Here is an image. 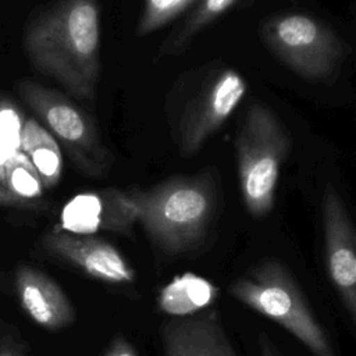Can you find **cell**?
Returning <instances> with one entry per match:
<instances>
[{"label":"cell","instance_id":"cell-1","mask_svg":"<svg viewBox=\"0 0 356 356\" xmlns=\"http://www.w3.org/2000/svg\"><path fill=\"white\" fill-rule=\"evenodd\" d=\"M24 46L39 72L72 95L90 99L100 72L97 1L60 0L29 25Z\"/></svg>","mask_w":356,"mask_h":356},{"label":"cell","instance_id":"cell-2","mask_svg":"<svg viewBox=\"0 0 356 356\" xmlns=\"http://www.w3.org/2000/svg\"><path fill=\"white\" fill-rule=\"evenodd\" d=\"M139 222L167 254L193 249L204 236L217 206L210 174L174 177L149 191H131Z\"/></svg>","mask_w":356,"mask_h":356},{"label":"cell","instance_id":"cell-3","mask_svg":"<svg viewBox=\"0 0 356 356\" xmlns=\"http://www.w3.org/2000/svg\"><path fill=\"white\" fill-rule=\"evenodd\" d=\"M238 300L282 325L314 356H334L323 327L289 271L275 260L254 266L229 285Z\"/></svg>","mask_w":356,"mask_h":356},{"label":"cell","instance_id":"cell-4","mask_svg":"<svg viewBox=\"0 0 356 356\" xmlns=\"http://www.w3.org/2000/svg\"><path fill=\"white\" fill-rule=\"evenodd\" d=\"M288 149L289 138L280 120L266 106L252 104L236 138V159L242 199L256 218L268 214L274 206Z\"/></svg>","mask_w":356,"mask_h":356},{"label":"cell","instance_id":"cell-5","mask_svg":"<svg viewBox=\"0 0 356 356\" xmlns=\"http://www.w3.org/2000/svg\"><path fill=\"white\" fill-rule=\"evenodd\" d=\"M18 92L47 131L67 147L75 165L86 175L104 177L113 156L103 145L92 120L53 89L32 81L18 83Z\"/></svg>","mask_w":356,"mask_h":356},{"label":"cell","instance_id":"cell-6","mask_svg":"<svg viewBox=\"0 0 356 356\" xmlns=\"http://www.w3.org/2000/svg\"><path fill=\"white\" fill-rule=\"evenodd\" d=\"M261 33L278 58L309 79L332 74L343 56V46L335 32L307 14L277 15L263 25Z\"/></svg>","mask_w":356,"mask_h":356},{"label":"cell","instance_id":"cell-7","mask_svg":"<svg viewBox=\"0 0 356 356\" xmlns=\"http://www.w3.org/2000/svg\"><path fill=\"white\" fill-rule=\"evenodd\" d=\"M246 89L245 78L232 68L222 70L204 86L182 121L181 149L186 156L196 153L227 121L243 99Z\"/></svg>","mask_w":356,"mask_h":356},{"label":"cell","instance_id":"cell-8","mask_svg":"<svg viewBox=\"0 0 356 356\" xmlns=\"http://www.w3.org/2000/svg\"><path fill=\"white\" fill-rule=\"evenodd\" d=\"M42 246L54 257L79 268L86 275L108 282L129 284L135 270L122 253L106 239L56 228L42 238Z\"/></svg>","mask_w":356,"mask_h":356},{"label":"cell","instance_id":"cell-9","mask_svg":"<svg viewBox=\"0 0 356 356\" xmlns=\"http://www.w3.org/2000/svg\"><path fill=\"white\" fill-rule=\"evenodd\" d=\"M327 270L350 318H356L355 231L338 192L328 186L323 199Z\"/></svg>","mask_w":356,"mask_h":356},{"label":"cell","instance_id":"cell-10","mask_svg":"<svg viewBox=\"0 0 356 356\" xmlns=\"http://www.w3.org/2000/svg\"><path fill=\"white\" fill-rule=\"evenodd\" d=\"M136 213L129 192L104 188L74 196L63 209L61 229L81 235L115 232L129 235Z\"/></svg>","mask_w":356,"mask_h":356},{"label":"cell","instance_id":"cell-11","mask_svg":"<svg viewBox=\"0 0 356 356\" xmlns=\"http://www.w3.org/2000/svg\"><path fill=\"white\" fill-rule=\"evenodd\" d=\"M14 289L22 310L38 325L61 330L74 323V307L61 286L43 271L19 264L14 273Z\"/></svg>","mask_w":356,"mask_h":356},{"label":"cell","instance_id":"cell-12","mask_svg":"<svg viewBox=\"0 0 356 356\" xmlns=\"http://www.w3.org/2000/svg\"><path fill=\"white\" fill-rule=\"evenodd\" d=\"M161 341L165 356H236L214 312L165 323Z\"/></svg>","mask_w":356,"mask_h":356},{"label":"cell","instance_id":"cell-13","mask_svg":"<svg viewBox=\"0 0 356 356\" xmlns=\"http://www.w3.org/2000/svg\"><path fill=\"white\" fill-rule=\"evenodd\" d=\"M218 295V288L193 273L175 275L159 293V307L170 316L186 317L209 307Z\"/></svg>","mask_w":356,"mask_h":356},{"label":"cell","instance_id":"cell-14","mask_svg":"<svg viewBox=\"0 0 356 356\" xmlns=\"http://www.w3.org/2000/svg\"><path fill=\"white\" fill-rule=\"evenodd\" d=\"M21 150L36 170L43 188L58 184L63 172V156L54 136L38 121L24 120Z\"/></svg>","mask_w":356,"mask_h":356},{"label":"cell","instance_id":"cell-15","mask_svg":"<svg viewBox=\"0 0 356 356\" xmlns=\"http://www.w3.org/2000/svg\"><path fill=\"white\" fill-rule=\"evenodd\" d=\"M0 184L17 196L32 202H40L39 197L43 192L42 181L31 161L22 153H17L4 165L0 175Z\"/></svg>","mask_w":356,"mask_h":356},{"label":"cell","instance_id":"cell-16","mask_svg":"<svg viewBox=\"0 0 356 356\" xmlns=\"http://www.w3.org/2000/svg\"><path fill=\"white\" fill-rule=\"evenodd\" d=\"M238 1L239 0H202L197 8L184 24L182 29L175 36H172L168 50L181 49L193 35L227 13Z\"/></svg>","mask_w":356,"mask_h":356},{"label":"cell","instance_id":"cell-17","mask_svg":"<svg viewBox=\"0 0 356 356\" xmlns=\"http://www.w3.org/2000/svg\"><path fill=\"white\" fill-rule=\"evenodd\" d=\"M22 124L19 111L7 100L0 102V175L8 160L19 153Z\"/></svg>","mask_w":356,"mask_h":356},{"label":"cell","instance_id":"cell-18","mask_svg":"<svg viewBox=\"0 0 356 356\" xmlns=\"http://www.w3.org/2000/svg\"><path fill=\"white\" fill-rule=\"evenodd\" d=\"M195 0H145L138 33L147 35L172 21Z\"/></svg>","mask_w":356,"mask_h":356},{"label":"cell","instance_id":"cell-19","mask_svg":"<svg viewBox=\"0 0 356 356\" xmlns=\"http://www.w3.org/2000/svg\"><path fill=\"white\" fill-rule=\"evenodd\" d=\"M40 206H42L40 202H32V200L21 197V196H17L0 184V207L21 209V210H38V209H40Z\"/></svg>","mask_w":356,"mask_h":356},{"label":"cell","instance_id":"cell-20","mask_svg":"<svg viewBox=\"0 0 356 356\" xmlns=\"http://www.w3.org/2000/svg\"><path fill=\"white\" fill-rule=\"evenodd\" d=\"M104 356H138V355L135 348L124 337L120 335L114 338V341L111 342Z\"/></svg>","mask_w":356,"mask_h":356},{"label":"cell","instance_id":"cell-21","mask_svg":"<svg viewBox=\"0 0 356 356\" xmlns=\"http://www.w3.org/2000/svg\"><path fill=\"white\" fill-rule=\"evenodd\" d=\"M261 355L263 356H278L277 350L273 348L268 338L261 337Z\"/></svg>","mask_w":356,"mask_h":356},{"label":"cell","instance_id":"cell-22","mask_svg":"<svg viewBox=\"0 0 356 356\" xmlns=\"http://www.w3.org/2000/svg\"><path fill=\"white\" fill-rule=\"evenodd\" d=\"M0 356H25L19 350H17L14 346H8L3 342H0Z\"/></svg>","mask_w":356,"mask_h":356}]
</instances>
